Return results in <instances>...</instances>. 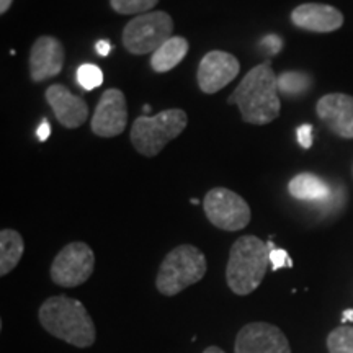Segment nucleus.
Segmentation results:
<instances>
[{"instance_id": "f257e3e1", "label": "nucleus", "mask_w": 353, "mask_h": 353, "mask_svg": "<svg viewBox=\"0 0 353 353\" xmlns=\"http://www.w3.org/2000/svg\"><path fill=\"white\" fill-rule=\"evenodd\" d=\"M228 101L239 107L242 120L249 125L263 126L276 120L281 101L278 97V76L273 72L272 61H263L250 69Z\"/></svg>"}, {"instance_id": "f03ea898", "label": "nucleus", "mask_w": 353, "mask_h": 353, "mask_svg": "<svg viewBox=\"0 0 353 353\" xmlns=\"http://www.w3.org/2000/svg\"><path fill=\"white\" fill-rule=\"evenodd\" d=\"M43 329L56 339L79 348L94 345L97 332L90 314L79 299L69 296H51L38 311Z\"/></svg>"}, {"instance_id": "7ed1b4c3", "label": "nucleus", "mask_w": 353, "mask_h": 353, "mask_svg": "<svg viewBox=\"0 0 353 353\" xmlns=\"http://www.w3.org/2000/svg\"><path fill=\"white\" fill-rule=\"evenodd\" d=\"M270 247L255 236H242L234 242L226 267L228 286L239 296L255 291L270 263Z\"/></svg>"}, {"instance_id": "20e7f679", "label": "nucleus", "mask_w": 353, "mask_h": 353, "mask_svg": "<svg viewBox=\"0 0 353 353\" xmlns=\"http://www.w3.org/2000/svg\"><path fill=\"white\" fill-rule=\"evenodd\" d=\"M187 125V113L180 108L164 110L154 117L143 114L131 126V144L141 156L156 157L172 139L182 134Z\"/></svg>"}, {"instance_id": "39448f33", "label": "nucleus", "mask_w": 353, "mask_h": 353, "mask_svg": "<svg viewBox=\"0 0 353 353\" xmlns=\"http://www.w3.org/2000/svg\"><path fill=\"white\" fill-rule=\"evenodd\" d=\"M206 257L198 247L183 244L172 249L159 267L156 286L164 296H175L205 276Z\"/></svg>"}, {"instance_id": "423d86ee", "label": "nucleus", "mask_w": 353, "mask_h": 353, "mask_svg": "<svg viewBox=\"0 0 353 353\" xmlns=\"http://www.w3.org/2000/svg\"><path fill=\"white\" fill-rule=\"evenodd\" d=\"M174 37V20L169 13L156 10L134 17L123 30V46L136 56L156 52Z\"/></svg>"}, {"instance_id": "0eeeda50", "label": "nucleus", "mask_w": 353, "mask_h": 353, "mask_svg": "<svg viewBox=\"0 0 353 353\" xmlns=\"http://www.w3.org/2000/svg\"><path fill=\"white\" fill-rule=\"evenodd\" d=\"M203 210L213 226L223 231H241L250 223V206L241 195L229 188H213L203 200Z\"/></svg>"}, {"instance_id": "6e6552de", "label": "nucleus", "mask_w": 353, "mask_h": 353, "mask_svg": "<svg viewBox=\"0 0 353 353\" xmlns=\"http://www.w3.org/2000/svg\"><path fill=\"white\" fill-rule=\"evenodd\" d=\"M95 268V254L85 242H70L51 263V280L64 288L85 283Z\"/></svg>"}, {"instance_id": "1a4fd4ad", "label": "nucleus", "mask_w": 353, "mask_h": 353, "mask_svg": "<svg viewBox=\"0 0 353 353\" xmlns=\"http://www.w3.org/2000/svg\"><path fill=\"white\" fill-rule=\"evenodd\" d=\"M236 353H291L288 339L276 325L250 322L239 330L234 343Z\"/></svg>"}, {"instance_id": "9d476101", "label": "nucleus", "mask_w": 353, "mask_h": 353, "mask_svg": "<svg viewBox=\"0 0 353 353\" xmlns=\"http://www.w3.org/2000/svg\"><path fill=\"white\" fill-rule=\"evenodd\" d=\"M239 72L241 64L236 56L226 51H210L198 65V87L205 94H216L229 85Z\"/></svg>"}, {"instance_id": "9b49d317", "label": "nucleus", "mask_w": 353, "mask_h": 353, "mask_svg": "<svg viewBox=\"0 0 353 353\" xmlns=\"http://www.w3.org/2000/svg\"><path fill=\"white\" fill-rule=\"evenodd\" d=\"M128 125V107L125 94L118 88H108L101 94L90 128L100 138L121 134Z\"/></svg>"}, {"instance_id": "f8f14e48", "label": "nucleus", "mask_w": 353, "mask_h": 353, "mask_svg": "<svg viewBox=\"0 0 353 353\" xmlns=\"http://www.w3.org/2000/svg\"><path fill=\"white\" fill-rule=\"evenodd\" d=\"M64 65V48L54 37H39L30 51V77L44 82L56 77Z\"/></svg>"}, {"instance_id": "ddd939ff", "label": "nucleus", "mask_w": 353, "mask_h": 353, "mask_svg": "<svg viewBox=\"0 0 353 353\" xmlns=\"http://www.w3.org/2000/svg\"><path fill=\"white\" fill-rule=\"evenodd\" d=\"M44 97L57 121L68 130H77L87 121L88 105L81 97L74 95L68 87L54 83L46 88Z\"/></svg>"}, {"instance_id": "4468645a", "label": "nucleus", "mask_w": 353, "mask_h": 353, "mask_svg": "<svg viewBox=\"0 0 353 353\" xmlns=\"http://www.w3.org/2000/svg\"><path fill=\"white\" fill-rule=\"evenodd\" d=\"M317 114L334 134L353 139V97L329 94L317 101Z\"/></svg>"}, {"instance_id": "2eb2a0df", "label": "nucleus", "mask_w": 353, "mask_h": 353, "mask_svg": "<svg viewBox=\"0 0 353 353\" xmlns=\"http://www.w3.org/2000/svg\"><path fill=\"white\" fill-rule=\"evenodd\" d=\"M291 21L307 32L330 33L343 25V15L341 10L325 3H303L291 12Z\"/></svg>"}, {"instance_id": "dca6fc26", "label": "nucleus", "mask_w": 353, "mask_h": 353, "mask_svg": "<svg viewBox=\"0 0 353 353\" xmlns=\"http://www.w3.org/2000/svg\"><path fill=\"white\" fill-rule=\"evenodd\" d=\"M190 50L187 38L183 37H172L170 39L162 44L156 52L151 54V69L157 74L169 72L176 68L183 61Z\"/></svg>"}, {"instance_id": "f3484780", "label": "nucleus", "mask_w": 353, "mask_h": 353, "mask_svg": "<svg viewBox=\"0 0 353 353\" xmlns=\"http://www.w3.org/2000/svg\"><path fill=\"white\" fill-rule=\"evenodd\" d=\"M290 195L301 201L321 203L330 195L329 183L314 174H299L288 183Z\"/></svg>"}, {"instance_id": "a211bd4d", "label": "nucleus", "mask_w": 353, "mask_h": 353, "mask_svg": "<svg viewBox=\"0 0 353 353\" xmlns=\"http://www.w3.org/2000/svg\"><path fill=\"white\" fill-rule=\"evenodd\" d=\"M25 250L23 237L13 229H3L0 232V275L6 276L20 262Z\"/></svg>"}, {"instance_id": "6ab92c4d", "label": "nucleus", "mask_w": 353, "mask_h": 353, "mask_svg": "<svg viewBox=\"0 0 353 353\" xmlns=\"http://www.w3.org/2000/svg\"><path fill=\"white\" fill-rule=\"evenodd\" d=\"M311 87V77L304 72H283L278 76V92L286 97H299Z\"/></svg>"}, {"instance_id": "aec40b11", "label": "nucleus", "mask_w": 353, "mask_h": 353, "mask_svg": "<svg viewBox=\"0 0 353 353\" xmlns=\"http://www.w3.org/2000/svg\"><path fill=\"white\" fill-rule=\"evenodd\" d=\"M329 353H353V327L341 325L327 337Z\"/></svg>"}, {"instance_id": "412c9836", "label": "nucleus", "mask_w": 353, "mask_h": 353, "mask_svg": "<svg viewBox=\"0 0 353 353\" xmlns=\"http://www.w3.org/2000/svg\"><path fill=\"white\" fill-rule=\"evenodd\" d=\"M159 0H110V6L120 15H143L152 12Z\"/></svg>"}, {"instance_id": "4be33fe9", "label": "nucleus", "mask_w": 353, "mask_h": 353, "mask_svg": "<svg viewBox=\"0 0 353 353\" xmlns=\"http://www.w3.org/2000/svg\"><path fill=\"white\" fill-rule=\"evenodd\" d=\"M77 82L85 90H94L95 87H100L101 82H103V72L95 64H82L77 69Z\"/></svg>"}, {"instance_id": "5701e85b", "label": "nucleus", "mask_w": 353, "mask_h": 353, "mask_svg": "<svg viewBox=\"0 0 353 353\" xmlns=\"http://www.w3.org/2000/svg\"><path fill=\"white\" fill-rule=\"evenodd\" d=\"M281 46H283V41H281V38H278L276 34H268V37H265L262 41H260V50H262L265 54L270 56L280 52Z\"/></svg>"}, {"instance_id": "b1692460", "label": "nucleus", "mask_w": 353, "mask_h": 353, "mask_svg": "<svg viewBox=\"0 0 353 353\" xmlns=\"http://www.w3.org/2000/svg\"><path fill=\"white\" fill-rule=\"evenodd\" d=\"M270 263H272L273 270H280V268L291 267V265H293L290 260L288 252L283 249H272L270 250Z\"/></svg>"}, {"instance_id": "393cba45", "label": "nucleus", "mask_w": 353, "mask_h": 353, "mask_svg": "<svg viewBox=\"0 0 353 353\" xmlns=\"http://www.w3.org/2000/svg\"><path fill=\"white\" fill-rule=\"evenodd\" d=\"M298 143L301 148L309 149L312 145V125H303L298 128L296 131Z\"/></svg>"}, {"instance_id": "a878e982", "label": "nucleus", "mask_w": 353, "mask_h": 353, "mask_svg": "<svg viewBox=\"0 0 353 353\" xmlns=\"http://www.w3.org/2000/svg\"><path fill=\"white\" fill-rule=\"evenodd\" d=\"M50 134H51L50 123H48V120H43V123H41V125H39V128L37 130L38 139L41 141V143H44V141H48V138H50Z\"/></svg>"}, {"instance_id": "bb28decb", "label": "nucleus", "mask_w": 353, "mask_h": 353, "mask_svg": "<svg viewBox=\"0 0 353 353\" xmlns=\"http://www.w3.org/2000/svg\"><path fill=\"white\" fill-rule=\"evenodd\" d=\"M95 48H97V52H99V54L103 56V57H107L113 50V46L107 41V39H101V41L95 44Z\"/></svg>"}, {"instance_id": "cd10ccee", "label": "nucleus", "mask_w": 353, "mask_h": 353, "mask_svg": "<svg viewBox=\"0 0 353 353\" xmlns=\"http://www.w3.org/2000/svg\"><path fill=\"white\" fill-rule=\"evenodd\" d=\"M13 0H0V15H6L8 12V8L12 7Z\"/></svg>"}, {"instance_id": "c85d7f7f", "label": "nucleus", "mask_w": 353, "mask_h": 353, "mask_svg": "<svg viewBox=\"0 0 353 353\" xmlns=\"http://www.w3.org/2000/svg\"><path fill=\"white\" fill-rule=\"evenodd\" d=\"M203 353H226V352H224L223 348H219V347H208Z\"/></svg>"}, {"instance_id": "c756f323", "label": "nucleus", "mask_w": 353, "mask_h": 353, "mask_svg": "<svg viewBox=\"0 0 353 353\" xmlns=\"http://www.w3.org/2000/svg\"><path fill=\"white\" fill-rule=\"evenodd\" d=\"M345 321H353V309H348V311L343 312V322Z\"/></svg>"}]
</instances>
